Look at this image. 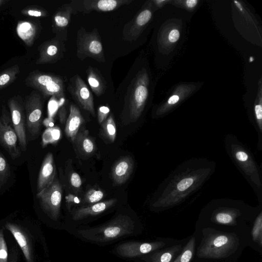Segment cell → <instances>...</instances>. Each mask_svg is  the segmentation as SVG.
Instances as JSON below:
<instances>
[{
	"instance_id": "6da1fadb",
	"label": "cell",
	"mask_w": 262,
	"mask_h": 262,
	"mask_svg": "<svg viewBox=\"0 0 262 262\" xmlns=\"http://www.w3.org/2000/svg\"><path fill=\"white\" fill-rule=\"evenodd\" d=\"M215 167L214 161L205 158H193L183 162L162 183L151 207L163 210L182 203L202 188Z\"/></svg>"
},
{
	"instance_id": "7a4b0ae2",
	"label": "cell",
	"mask_w": 262,
	"mask_h": 262,
	"mask_svg": "<svg viewBox=\"0 0 262 262\" xmlns=\"http://www.w3.org/2000/svg\"><path fill=\"white\" fill-rule=\"evenodd\" d=\"M155 34V50L161 68L167 70L185 42L192 14L167 4L159 10Z\"/></svg>"
},
{
	"instance_id": "3957f363",
	"label": "cell",
	"mask_w": 262,
	"mask_h": 262,
	"mask_svg": "<svg viewBox=\"0 0 262 262\" xmlns=\"http://www.w3.org/2000/svg\"><path fill=\"white\" fill-rule=\"evenodd\" d=\"M224 146L232 162L261 202V170L250 149L232 134H228L225 136Z\"/></svg>"
},
{
	"instance_id": "277c9868",
	"label": "cell",
	"mask_w": 262,
	"mask_h": 262,
	"mask_svg": "<svg viewBox=\"0 0 262 262\" xmlns=\"http://www.w3.org/2000/svg\"><path fill=\"white\" fill-rule=\"evenodd\" d=\"M134 228V222L131 218L120 214L102 226L80 230L78 233L89 241L106 242L130 234Z\"/></svg>"
},
{
	"instance_id": "5b68a950",
	"label": "cell",
	"mask_w": 262,
	"mask_h": 262,
	"mask_svg": "<svg viewBox=\"0 0 262 262\" xmlns=\"http://www.w3.org/2000/svg\"><path fill=\"white\" fill-rule=\"evenodd\" d=\"M239 240L233 233L216 232L204 238L198 249V255L205 258H222L234 253Z\"/></svg>"
},
{
	"instance_id": "8992f818",
	"label": "cell",
	"mask_w": 262,
	"mask_h": 262,
	"mask_svg": "<svg viewBox=\"0 0 262 262\" xmlns=\"http://www.w3.org/2000/svg\"><path fill=\"white\" fill-rule=\"evenodd\" d=\"M151 76L147 69L143 68L136 75L132 86L129 98L130 118L137 120L144 112L152 90Z\"/></svg>"
},
{
	"instance_id": "52a82bcc",
	"label": "cell",
	"mask_w": 262,
	"mask_h": 262,
	"mask_svg": "<svg viewBox=\"0 0 262 262\" xmlns=\"http://www.w3.org/2000/svg\"><path fill=\"white\" fill-rule=\"evenodd\" d=\"M201 82H184L173 86L165 97L154 106L152 117L155 119L164 117L172 113L202 87Z\"/></svg>"
},
{
	"instance_id": "ba28073f",
	"label": "cell",
	"mask_w": 262,
	"mask_h": 262,
	"mask_svg": "<svg viewBox=\"0 0 262 262\" xmlns=\"http://www.w3.org/2000/svg\"><path fill=\"white\" fill-rule=\"evenodd\" d=\"M77 56L83 60L86 57L92 58L98 62L105 61L102 44L96 29L87 32L81 28L77 32Z\"/></svg>"
},
{
	"instance_id": "9c48e42d",
	"label": "cell",
	"mask_w": 262,
	"mask_h": 262,
	"mask_svg": "<svg viewBox=\"0 0 262 262\" xmlns=\"http://www.w3.org/2000/svg\"><path fill=\"white\" fill-rule=\"evenodd\" d=\"M158 11L150 0L146 1L139 12L124 26L123 39L129 41L136 40L150 24Z\"/></svg>"
},
{
	"instance_id": "30bf717a",
	"label": "cell",
	"mask_w": 262,
	"mask_h": 262,
	"mask_svg": "<svg viewBox=\"0 0 262 262\" xmlns=\"http://www.w3.org/2000/svg\"><path fill=\"white\" fill-rule=\"evenodd\" d=\"M41 208L47 215L57 220L60 215L62 196V186L57 178L47 188L37 193Z\"/></svg>"
},
{
	"instance_id": "8fae6325",
	"label": "cell",
	"mask_w": 262,
	"mask_h": 262,
	"mask_svg": "<svg viewBox=\"0 0 262 262\" xmlns=\"http://www.w3.org/2000/svg\"><path fill=\"white\" fill-rule=\"evenodd\" d=\"M215 208L212 211L211 220L219 224L233 225L236 219L242 214L239 207L241 201L230 199H220L212 201Z\"/></svg>"
},
{
	"instance_id": "7c38bea8",
	"label": "cell",
	"mask_w": 262,
	"mask_h": 262,
	"mask_svg": "<svg viewBox=\"0 0 262 262\" xmlns=\"http://www.w3.org/2000/svg\"><path fill=\"white\" fill-rule=\"evenodd\" d=\"M26 127L33 137L38 136L41 127L42 104L40 94L33 91L25 103Z\"/></svg>"
},
{
	"instance_id": "4fadbf2b",
	"label": "cell",
	"mask_w": 262,
	"mask_h": 262,
	"mask_svg": "<svg viewBox=\"0 0 262 262\" xmlns=\"http://www.w3.org/2000/svg\"><path fill=\"white\" fill-rule=\"evenodd\" d=\"M68 90L81 108L95 116L93 94L78 75L71 78Z\"/></svg>"
},
{
	"instance_id": "5bb4252c",
	"label": "cell",
	"mask_w": 262,
	"mask_h": 262,
	"mask_svg": "<svg viewBox=\"0 0 262 262\" xmlns=\"http://www.w3.org/2000/svg\"><path fill=\"white\" fill-rule=\"evenodd\" d=\"M8 104L13 128L17 136L20 147L25 151L27 148L26 121L23 106L15 97L9 100Z\"/></svg>"
},
{
	"instance_id": "9a60e30c",
	"label": "cell",
	"mask_w": 262,
	"mask_h": 262,
	"mask_svg": "<svg viewBox=\"0 0 262 262\" xmlns=\"http://www.w3.org/2000/svg\"><path fill=\"white\" fill-rule=\"evenodd\" d=\"M165 244L162 242L141 243L129 242L119 245L116 249L117 254L122 257H134L147 254L162 248Z\"/></svg>"
},
{
	"instance_id": "2e32d148",
	"label": "cell",
	"mask_w": 262,
	"mask_h": 262,
	"mask_svg": "<svg viewBox=\"0 0 262 262\" xmlns=\"http://www.w3.org/2000/svg\"><path fill=\"white\" fill-rule=\"evenodd\" d=\"M248 117L257 135V148L262 150V82H258V93L254 103L248 108Z\"/></svg>"
},
{
	"instance_id": "e0dca14e",
	"label": "cell",
	"mask_w": 262,
	"mask_h": 262,
	"mask_svg": "<svg viewBox=\"0 0 262 262\" xmlns=\"http://www.w3.org/2000/svg\"><path fill=\"white\" fill-rule=\"evenodd\" d=\"M18 138L10 122L0 117V144L15 159L20 154L17 145Z\"/></svg>"
},
{
	"instance_id": "ac0fdd59",
	"label": "cell",
	"mask_w": 262,
	"mask_h": 262,
	"mask_svg": "<svg viewBox=\"0 0 262 262\" xmlns=\"http://www.w3.org/2000/svg\"><path fill=\"white\" fill-rule=\"evenodd\" d=\"M65 48L62 40L55 39L45 42L39 49L37 64L54 63L63 55Z\"/></svg>"
},
{
	"instance_id": "d6986e66",
	"label": "cell",
	"mask_w": 262,
	"mask_h": 262,
	"mask_svg": "<svg viewBox=\"0 0 262 262\" xmlns=\"http://www.w3.org/2000/svg\"><path fill=\"white\" fill-rule=\"evenodd\" d=\"M55 175L56 166L53 155L49 152L45 156L40 168L37 179V193L49 186L55 178Z\"/></svg>"
},
{
	"instance_id": "ffe728a7",
	"label": "cell",
	"mask_w": 262,
	"mask_h": 262,
	"mask_svg": "<svg viewBox=\"0 0 262 262\" xmlns=\"http://www.w3.org/2000/svg\"><path fill=\"white\" fill-rule=\"evenodd\" d=\"M132 0H84L82 2L80 11L88 13L92 11L109 12L118 9L120 6L128 5Z\"/></svg>"
},
{
	"instance_id": "44dd1931",
	"label": "cell",
	"mask_w": 262,
	"mask_h": 262,
	"mask_svg": "<svg viewBox=\"0 0 262 262\" xmlns=\"http://www.w3.org/2000/svg\"><path fill=\"white\" fill-rule=\"evenodd\" d=\"M134 167V162L130 156L120 158L113 165L112 177L117 185L124 184L131 175Z\"/></svg>"
},
{
	"instance_id": "7402d4cb",
	"label": "cell",
	"mask_w": 262,
	"mask_h": 262,
	"mask_svg": "<svg viewBox=\"0 0 262 262\" xmlns=\"http://www.w3.org/2000/svg\"><path fill=\"white\" fill-rule=\"evenodd\" d=\"M117 202V199H112L78 208L73 211L72 219L77 221L88 216L98 215L113 206Z\"/></svg>"
},
{
	"instance_id": "603a6c76",
	"label": "cell",
	"mask_w": 262,
	"mask_h": 262,
	"mask_svg": "<svg viewBox=\"0 0 262 262\" xmlns=\"http://www.w3.org/2000/svg\"><path fill=\"white\" fill-rule=\"evenodd\" d=\"M84 121L78 108L74 104H71L70 113L65 124L64 132L67 138L72 142H74Z\"/></svg>"
},
{
	"instance_id": "cb8c5ba5",
	"label": "cell",
	"mask_w": 262,
	"mask_h": 262,
	"mask_svg": "<svg viewBox=\"0 0 262 262\" xmlns=\"http://www.w3.org/2000/svg\"><path fill=\"white\" fill-rule=\"evenodd\" d=\"M74 12L72 7L66 6L60 8L53 17V26L55 33L60 34V40H66L64 34L67 37V29Z\"/></svg>"
},
{
	"instance_id": "d4e9b609",
	"label": "cell",
	"mask_w": 262,
	"mask_h": 262,
	"mask_svg": "<svg viewBox=\"0 0 262 262\" xmlns=\"http://www.w3.org/2000/svg\"><path fill=\"white\" fill-rule=\"evenodd\" d=\"M19 245L27 262H32L31 246L26 234L17 226L8 223L5 225Z\"/></svg>"
},
{
	"instance_id": "484cf974",
	"label": "cell",
	"mask_w": 262,
	"mask_h": 262,
	"mask_svg": "<svg viewBox=\"0 0 262 262\" xmlns=\"http://www.w3.org/2000/svg\"><path fill=\"white\" fill-rule=\"evenodd\" d=\"M59 76L50 74L35 72L31 73L26 79L25 82L28 86L40 92Z\"/></svg>"
},
{
	"instance_id": "4316f807",
	"label": "cell",
	"mask_w": 262,
	"mask_h": 262,
	"mask_svg": "<svg viewBox=\"0 0 262 262\" xmlns=\"http://www.w3.org/2000/svg\"><path fill=\"white\" fill-rule=\"evenodd\" d=\"M16 32L19 37L28 46L33 44L37 33L36 26L28 21H20L17 24Z\"/></svg>"
},
{
	"instance_id": "83f0119b",
	"label": "cell",
	"mask_w": 262,
	"mask_h": 262,
	"mask_svg": "<svg viewBox=\"0 0 262 262\" xmlns=\"http://www.w3.org/2000/svg\"><path fill=\"white\" fill-rule=\"evenodd\" d=\"M76 147L81 154L90 155L96 150V145L89 136L88 130L79 131L74 141Z\"/></svg>"
},
{
	"instance_id": "f1b7e54d",
	"label": "cell",
	"mask_w": 262,
	"mask_h": 262,
	"mask_svg": "<svg viewBox=\"0 0 262 262\" xmlns=\"http://www.w3.org/2000/svg\"><path fill=\"white\" fill-rule=\"evenodd\" d=\"M87 80L91 89L97 96L105 91L106 85L104 78L93 68L90 67L86 70Z\"/></svg>"
},
{
	"instance_id": "f546056e",
	"label": "cell",
	"mask_w": 262,
	"mask_h": 262,
	"mask_svg": "<svg viewBox=\"0 0 262 262\" xmlns=\"http://www.w3.org/2000/svg\"><path fill=\"white\" fill-rule=\"evenodd\" d=\"M181 249V245H175L154 253L146 260L147 262H170Z\"/></svg>"
},
{
	"instance_id": "4dcf8cb0",
	"label": "cell",
	"mask_w": 262,
	"mask_h": 262,
	"mask_svg": "<svg viewBox=\"0 0 262 262\" xmlns=\"http://www.w3.org/2000/svg\"><path fill=\"white\" fill-rule=\"evenodd\" d=\"M100 133L101 136L110 142H114L117 134V128L114 117L111 114L101 124Z\"/></svg>"
},
{
	"instance_id": "1f68e13d",
	"label": "cell",
	"mask_w": 262,
	"mask_h": 262,
	"mask_svg": "<svg viewBox=\"0 0 262 262\" xmlns=\"http://www.w3.org/2000/svg\"><path fill=\"white\" fill-rule=\"evenodd\" d=\"M40 92L45 96L51 95L58 98H63L64 95L63 81L61 77H59Z\"/></svg>"
},
{
	"instance_id": "d6a6232c",
	"label": "cell",
	"mask_w": 262,
	"mask_h": 262,
	"mask_svg": "<svg viewBox=\"0 0 262 262\" xmlns=\"http://www.w3.org/2000/svg\"><path fill=\"white\" fill-rule=\"evenodd\" d=\"M20 72L18 65H14L0 73V90L12 83Z\"/></svg>"
},
{
	"instance_id": "836d02e7",
	"label": "cell",
	"mask_w": 262,
	"mask_h": 262,
	"mask_svg": "<svg viewBox=\"0 0 262 262\" xmlns=\"http://www.w3.org/2000/svg\"><path fill=\"white\" fill-rule=\"evenodd\" d=\"M195 244L194 237L191 238L173 262H190L194 253Z\"/></svg>"
},
{
	"instance_id": "e575fe53",
	"label": "cell",
	"mask_w": 262,
	"mask_h": 262,
	"mask_svg": "<svg viewBox=\"0 0 262 262\" xmlns=\"http://www.w3.org/2000/svg\"><path fill=\"white\" fill-rule=\"evenodd\" d=\"M200 3L201 1L199 0H170L169 4L192 14Z\"/></svg>"
},
{
	"instance_id": "d590c367",
	"label": "cell",
	"mask_w": 262,
	"mask_h": 262,
	"mask_svg": "<svg viewBox=\"0 0 262 262\" xmlns=\"http://www.w3.org/2000/svg\"><path fill=\"white\" fill-rule=\"evenodd\" d=\"M61 130L57 126L47 128L42 135V145L46 146L49 143H56L61 137Z\"/></svg>"
},
{
	"instance_id": "8d00e7d4",
	"label": "cell",
	"mask_w": 262,
	"mask_h": 262,
	"mask_svg": "<svg viewBox=\"0 0 262 262\" xmlns=\"http://www.w3.org/2000/svg\"><path fill=\"white\" fill-rule=\"evenodd\" d=\"M253 240L260 246L262 245V212L260 211L256 217L252 230Z\"/></svg>"
},
{
	"instance_id": "74e56055",
	"label": "cell",
	"mask_w": 262,
	"mask_h": 262,
	"mask_svg": "<svg viewBox=\"0 0 262 262\" xmlns=\"http://www.w3.org/2000/svg\"><path fill=\"white\" fill-rule=\"evenodd\" d=\"M10 176L9 164L5 157L0 152V187L7 181Z\"/></svg>"
},
{
	"instance_id": "f35d334b",
	"label": "cell",
	"mask_w": 262,
	"mask_h": 262,
	"mask_svg": "<svg viewBox=\"0 0 262 262\" xmlns=\"http://www.w3.org/2000/svg\"><path fill=\"white\" fill-rule=\"evenodd\" d=\"M104 197V192L99 189L92 188L89 190L85 194L84 201L90 204L99 202Z\"/></svg>"
},
{
	"instance_id": "ab89813d",
	"label": "cell",
	"mask_w": 262,
	"mask_h": 262,
	"mask_svg": "<svg viewBox=\"0 0 262 262\" xmlns=\"http://www.w3.org/2000/svg\"><path fill=\"white\" fill-rule=\"evenodd\" d=\"M21 13L26 15L36 17H45L48 15L45 9L37 6L26 7L21 10Z\"/></svg>"
},
{
	"instance_id": "60d3db41",
	"label": "cell",
	"mask_w": 262,
	"mask_h": 262,
	"mask_svg": "<svg viewBox=\"0 0 262 262\" xmlns=\"http://www.w3.org/2000/svg\"><path fill=\"white\" fill-rule=\"evenodd\" d=\"M0 262H8V250L3 230H0Z\"/></svg>"
},
{
	"instance_id": "b9f144b4",
	"label": "cell",
	"mask_w": 262,
	"mask_h": 262,
	"mask_svg": "<svg viewBox=\"0 0 262 262\" xmlns=\"http://www.w3.org/2000/svg\"><path fill=\"white\" fill-rule=\"evenodd\" d=\"M110 111V108L105 105L101 106L98 108L97 116L99 124H101L107 119Z\"/></svg>"
},
{
	"instance_id": "7bdbcfd3",
	"label": "cell",
	"mask_w": 262,
	"mask_h": 262,
	"mask_svg": "<svg viewBox=\"0 0 262 262\" xmlns=\"http://www.w3.org/2000/svg\"><path fill=\"white\" fill-rule=\"evenodd\" d=\"M71 185L75 188L78 189L81 187L82 181L80 176L76 172H73L70 176Z\"/></svg>"
},
{
	"instance_id": "ee69618b",
	"label": "cell",
	"mask_w": 262,
	"mask_h": 262,
	"mask_svg": "<svg viewBox=\"0 0 262 262\" xmlns=\"http://www.w3.org/2000/svg\"><path fill=\"white\" fill-rule=\"evenodd\" d=\"M150 2L153 6L157 10H159L169 4L170 0H150Z\"/></svg>"
},
{
	"instance_id": "f6af8a7d",
	"label": "cell",
	"mask_w": 262,
	"mask_h": 262,
	"mask_svg": "<svg viewBox=\"0 0 262 262\" xmlns=\"http://www.w3.org/2000/svg\"><path fill=\"white\" fill-rule=\"evenodd\" d=\"M59 119L60 123L65 125L67 119V111L63 105L61 106L59 110Z\"/></svg>"
},
{
	"instance_id": "bcb514c9",
	"label": "cell",
	"mask_w": 262,
	"mask_h": 262,
	"mask_svg": "<svg viewBox=\"0 0 262 262\" xmlns=\"http://www.w3.org/2000/svg\"><path fill=\"white\" fill-rule=\"evenodd\" d=\"M66 201L69 205L73 204H78L80 202V199L77 196L70 194L66 196Z\"/></svg>"
},
{
	"instance_id": "7dc6e473",
	"label": "cell",
	"mask_w": 262,
	"mask_h": 262,
	"mask_svg": "<svg viewBox=\"0 0 262 262\" xmlns=\"http://www.w3.org/2000/svg\"><path fill=\"white\" fill-rule=\"evenodd\" d=\"M10 262H17L16 258H13V257L12 258H12H11V259Z\"/></svg>"
},
{
	"instance_id": "c3c4849f",
	"label": "cell",
	"mask_w": 262,
	"mask_h": 262,
	"mask_svg": "<svg viewBox=\"0 0 262 262\" xmlns=\"http://www.w3.org/2000/svg\"><path fill=\"white\" fill-rule=\"evenodd\" d=\"M6 1L5 0H0V6H1Z\"/></svg>"
}]
</instances>
